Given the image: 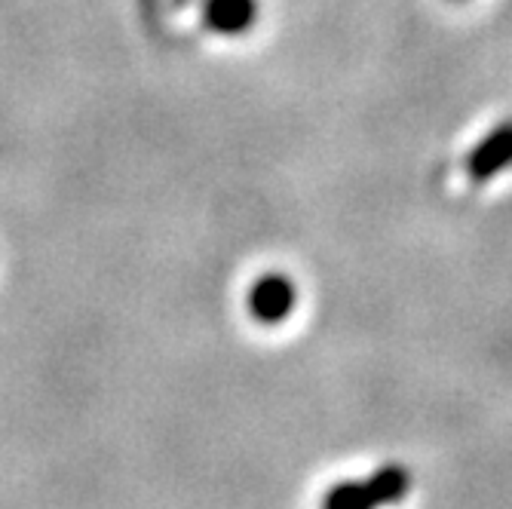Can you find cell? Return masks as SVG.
Returning <instances> with one entry per match:
<instances>
[{
    "mask_svg": "<svg viewBox=\"0 0 512 509\" xmlns=\"http://www.w3.org/2000/svg\"><path fill=\"white\" fill-rule=\"evenodd\" d=\"M325 509H378L365 482H338L325 494Z\"/></svg>",
    "mask_w": 512,
    "mask_h": 509,
    "instance_id": "obj_4",
    "label": "cell"
},
{
    "mask_svg": "<svg viewBox=\"0 0 512 509\" xmlns=\"http://www.w3.org/2000/svg\"><path fill=\"white\" fill-rule=\"evenodd\" d=\"M365 485H368V494H371V500H375V506H393L408 494L411 473L399 464H387V467L371 473L365 479Z\"/></svg>",
    "mask_w": 512,
    "mask_h": 509,
    "instance_id": "obj_2",
    "label": "cell"
},
{
    "mask_svg": "<svg viewBox=\"0 0 512 509\" xmlns=\"http://www.w3.org/2000/svg\"><path fill=\"white\" fill-rule=\"evenodd\" d=\"M295 307V286L286 276L270 273L252 286L249 292V310L258 322H283Z\"/></svg>",
    "mask_w": 512,
    "mask_h": 509,
    "instance_id": "obj_1",
    "label": "cell"
},
{
    "mask_svg": "<svg viewBox=\"0 0 512 509\" xmlns=\"http://www.w3.org/2000/svg\"><path fill=\"white\" fill-rule=\"evenodd\" d=\"M206 19L215 31L237 34L255 19V4L252 0H209Z\"/></svg>",
    "mask_w": 512,
    "mask_h": 509,
    "instance_id": "obj_3",
    "label": "cell"
}]
</instances>
